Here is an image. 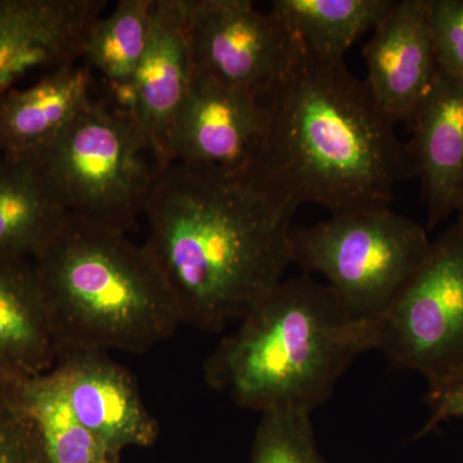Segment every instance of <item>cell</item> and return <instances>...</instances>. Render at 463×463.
I'll return each mask as SVG.
<instances>
[{
    "mask_svg": "<svg viewBox=\"0 0 463 463\" xmlns=\"http://www.w3.org/2000/svg\"><path fill=\"white\" fill-rule=\"evenodd\" d=\"M295 214L246 176L163 169L146 205L143 246L182 323L218 334L269 295L294 264Z\"/></svg>",
    "mask_w": 463,
    "mask_h": 463,
    "instance_id": "1",
    "label": "cell"
},
{
    "mask_svg": "<svg viewBox=\"0 0 463 463\" xmlns=\"http://www.w3.org/2000/svg\"><path fill=\"white\" fill-rule=\"evenodd\" d=\"M267 125L243 176L274 203L331 215L389 209L399 183L416 178L397 124L345 63L304 52L264 97Z\"/></svg>",
    "mask_w": 463,
    "mask_h": 463,
    "instance_id": "2",
    "label": "cell"
},
{
    "mask_svg": "<svg viewBox=\"0 0 463 463\" xmlns=\"http://www.w3.org/2000/svg\"><path fill=\"white\" fill-rule=\"evenodd\" d=\"M371 323L310 274L283 279L207 358V385L260 414H312L362 353Z\"/></svg>",
    "mask_w": 463,
    "mask_h": 463,
    "instance_id": "3",
    "label": "cell"
},
{
    "mask_svg": "<svg viewBox=\"0 0 463 463\" xmlns=\"http://www.w3.org/2000/svg\"><path fill=\"white\" fill-rule=\"evenodd\" d=\"M32 260L60 350L147 352L182 323L145 246L127 234L67 216Z\"/></svg>",
    "mask_w": 463,
    "mask_h": 463,
    "instance_id": "4",
    "label": "cell"
},
{
    "mask_svg": "<svg viewBox=\"0 0 463 463\" xmlns=\"http://www.w3.org/2000/svg\"><path fill=\"white\" fill-rule=\"evenodd\" d=\"M29 158L67 215L127 234L137 227L163 167L128 106L93 102Z\"/></svg>",
    "mask_w": 463,
    "mask_h": 463,
    "instance_id": "5",
    "label": "cell"
},
{
    "mask_svg": "<svg viewBox=\"0 0 463 463\" xmlns=\"http://www.w3.org/2000/svg\"><path fill=\"white\" fill-rule=\"evenodd\" d=\"M292 248L294 264L321 274L356 318L373 321L421 267L431 241L419 222L389 207L295 225Z\"/></svg>",
    "mask_w": 463,
    "mask_h": 463,
    "instance_id": "6",
    "label": "cell"
},
{
    "mask_svg": "<svg viewBox=\"0 0 463 463\" xmlns=\"http://www.w3.org/2000/svg\"><path fill=\"white\" fill-rule=\"evenodd\" d=\"M371 323L373 350L428 381L429 392L463 380V232L447 228L388 309Z\"/></svg>",
    "mask_w": 463,
    "mask_h": 463,
    "instance_id": "7",
    "label": "cell"
},
{
    "mask_svg": "<svg viewBox=\"0 0 463 463\" xmlns=\"http://www.w3.org/2000/svg\"><path fill=\"white\" fill-rule=\"evenodd\" d=\"M194 72L263 99L304 50L281 21L250 0H185Z\"/></svg>",
    "mask_w": 463,
    "mask_h": 463,
    "instance_id": "8",
    "label": "cell"
},
{
    "mask_svg": "<svg viewBox=\"0 0 463 463\" xmlns=\"http://www.w3.org/2000/svg\"><path fill=\"white\" fill-rule=\"evenodd\" d=\"M263 100L194 72L169 139L170 164L243 175L264 138Z\"/></svg>",
    "mask_w": 463,
    "mask_h": 463,
    "instance_id": "9",
    "label": "cell"
},
{
    "mask_svg": "<svg viewBox=\"0 0 463 463\" xmlns=\"http://www.w3.org/2000/svg\"><path fill=\"white\" fill-rule=\"evenodd\" d=\"M103 0H0V96L33 74L76 65Z\"/></svg>",
    "mask_w": 463,
    "mask_h": 463,
    "instance_id": "10",
    "label": "cell"
},
{
    "mask_svg": "<svg viewBox=\"0 0 463 463\" xmlns=\"http://www.w3.org/2000/svg\"><path fill=\"white\" fill-rule=\"evenodd\" d=\"M52 373L76 417L114 455L156 440V420L143 403L136 380L108 352L65 347Z\"/></svg>",
    "mask_w": 463,
    "mask_h": 463,
    "instance_id": "11",
    "label": "cell"
},
{
    "mask_svg": "<svg viewBox=\"0 0 463 463\" xmlns=\"http://www.w3.org/2000/svg\"><path fill=\"white\" fill-rule=\"evenodd\" d=\"M364 57L374 102L395 124L411 127L439 74L426 0L395 2L374 27Z\"/></svg>",
    "mask_w": 463,
    "mask_h": 463,
    "instance_id": "12",
    "label": "cell"
},
{
    "mask_svg": "<svg viewBox=\"0 0 463 463\" xmlns=\"http://www.w3.org/2000/svg\"><path fill=\"white\" fill-rule=\"evenodd\" d=\"M192 76L185 0H155L147 48L128 108L163 169L170 165V133Z\"/></svg>",
    "mask_w": 463,
    "mask_h": 463,
    "instance_id": "13",
    "label": "cell"
},
{
    "mask_svg": "<svg viewBox=\"0 0 463 463\" xmlns=\"http://www.w3.org/2000/svg\"><path fill=\"white\" fill-rule=\"evenodd\" d=\"M410 128L405 145L432 231L456 213L463 194V83L439 70Z\"/></svg>",
    "mask_w": 463,
    "mask_h": 463,
    "instance_id": "14",
    "label": "cell"
},
{
    "mask_svg": "<svg viewBox=\"0 0 463 463\" xmlns=\"http://www.w3.org/2000/svg\"><path fill=\"white\" fill-rule=\"evenodd\" d=\"M60 346L32 259L0 257V380L53 370Z\"/></svg>",
    "mask_w": 463,
    "mask_h": 463,
    "instance_id": "15",
    "label": "cell"
},
{
    "mask_svg": "<svg viewBox=\"0 0 463 463\" xmlns=\"http://www.w3.org/2000/svg\"><path fill=\"white\" fill-rule=\"evenodd\" d=\"M94 99L91 70L80 63L5 91L0 96V155L23 157L44 147Z\"/></svg>",
    "mask_w": 463,
    "mask_h": 463,
    "instance_id": "16",
    "label": "cell"
},
{
    "mask_svg": "<svg viewBox=\"0 0 463 463\" xmlns=\"http://www.w3.org/2000/svg\"><path fill=\"white\" fill-rule=\"evenodd\" d=\"M67 216L29 158L0 155V257L33 259Z\"/></svg>",
    "mask_w": 463,
    "mask_h": 463,
    "instance_id": "17",
    "label": "cell"
},
{
    "mask_svg": "<svg viewBox=\"0 0 463 463\" xmlns=\"http://www.w3.org/2000/svg\"><path fill=\"white\" fill-rule=\"evenodd\" d=\"M394 0H273L270 14L279 18L303 47L322 62H344L361 36L373 32Z\"/></svg>",
    "mask_w": 463,
    "mask_h": 463,
    "instance_id": "18",
    "label": "cell"
},
{
    "mask_svg": "<svg viewBox=\"0 0 463 463\" xmlns=\"http://www.w3.org/2000/svg\"><path fill=\"white\" fill-rule=\"evenodd\" d=\"M9 383L48 463H118L76 417L52 371Z\"/></svg>",
    "mask_w": 463,
    "mask_h": 463,
    "instance_id": "19",
    "label": "cell"
},
{
    "mask_svg": "<svg viewBox=\"0 0 463 463\" xmlns=\"http://www.w3.org/2000/svg\"><path fill=\"white\" fill-rule=\"evenodd\" d=\"M154 7L155 0H120L99 18L85 42V65L105 78L112 93L123 96L125 106L147 48Z\"/></svg>",
    "mask_w": 463,
    "mask_h": 463,
    "instance_id": "20",
    "label": "cell"
},
{
    "mask_svg": "<svg viewBox=\"0 0 463 463\" xmlns=\"http://www.w3.org/2000/svg\"><path fill=\"white\" fill-rule=\"evenodd\" d=\"M250 463H327L319 452L310 414H261Z\"/></svg>",
    "mask_w": 463,
    "mask_h": 463,
    "instance_id": "21",
    "label": "cell"
},
{
    "mask_svg": "<svg viewBox=\"0 0 463 463\" xmlns=\"http://www.w3.org/2000/svg\"><path fill=\"white\" fill-rule=\"evenodd\" d=\"M439 70L463 83V0H426Z\"/></svg>",
    "mask_w": 463,
    "mask_h": 463,
    "instance_id": "22",
    "label": "cell"
},
{
    "mask_svg": "<svg viewBox=\"0 0 463 463\" xmlns=\"http://www.w3.org/2000/svg\"><path fill=\"white\" fill-rule=\"evenodd\" d=\"M0 463H48L11 383L0 380Z\"/></svg>",
    "mask_w": 463,
    "mask_h": 463,
    "instance_id": "23",
    "label": "cell"
},
{
    "mask_svg": "<svg viewBox=\"0 0 463 463\" xmlns=\"http://www.w3.org/2000/svg\"><path fill=\"white\" fill-rule=\"evenodd\" d=\"M428 403L430 416L414 439L430 434L447 420L463 419V380L443 392H429Z\"/></svg>",
    "mask_w": 463,
    "mask_h": 463,
    "instance_id": "24",
    "label": "cell"
},
{
    "mask_svg": "<svg viewBox=\"0 0 463 463\" xmlns=\"http://www.w3.org/2000/svg\"><path fill=\"white\" fill-rule=\"evenodd\" d=\"M456 214V224L458 225L459 230L463 232V194L461 196V199H459L458 201V205H457Z\"/></svg>",
    "mask_w": 463,
    "mask_h": 463,
    "instance_id": "25",
    "label": "cell"
}]
</instances>
